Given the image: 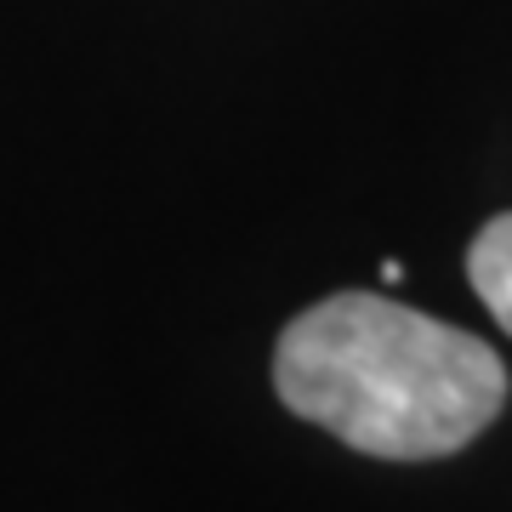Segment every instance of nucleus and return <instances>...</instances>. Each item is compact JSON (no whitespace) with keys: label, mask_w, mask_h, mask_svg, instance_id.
Masks as SVG:
<instances>
[{"label":"nucleus","mask_w":512,"mask_h":512,"mask_svg":"<svg viewBox=\"0 0 512 512\" xmlns=\"http://www.w3.org/2000/svg\"><path fill=\"white\" fill-rule=\"evenodd\" d=\"M285 410L376 461H439L507 404V365L473 330L376 291H336L296 313L274 348Z\"/></svg>","instance_id":"nucleus-1"},{"label":"nucleus","mask_w":512,"mask_h":512,"mask_svg":"<svg viewBox=\"0 0 512 512\" xmlns=\"http://www.w3.org/2000/svg\"><path fill=\"white\" fill-rule=\"evenodd\" d=\"M467 279H473L478 302L495 313V325L512 336V211L478 228L473 251H467Z\"/></svg>","instance_id":"nucleus-2"},{"label":"nucleus","mask_w":512,"mask_h":512,"mask_svg":"<svg viewBox=\"0 0 512 512\" xmlns=\"http://www.w3.org/2000/svg\"><path fill=\"white\" fill-rule=\"evenodd\" d=\"M399 279H404V268L393 262V256H387V262H382V285H399Z\"/></svg>","instance_id":"nucleus-3"}]
</instances>
